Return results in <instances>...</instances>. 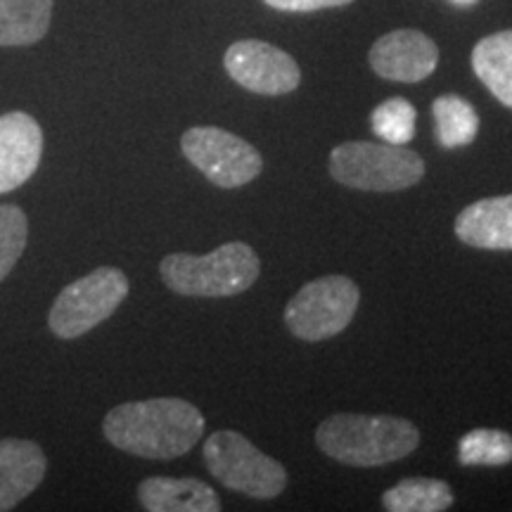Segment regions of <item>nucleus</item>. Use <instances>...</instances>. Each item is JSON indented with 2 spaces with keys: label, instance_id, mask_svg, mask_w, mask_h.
<instances>
[{
  "label": "nucleus",
  "instance_id": "nucleus-4",
  "mask_svg": "<svg viewBox=\"0 0 512 512\" xmlns=\"http://www.w3.org/2000/svg\"><path fill=\"white\" fill-rule=\"evenodd\" d=\"M330 176L337 183L366 192H399L425 176V162L406 145L349 140L330 152Z\"/></svg>",
  "mask_w": 512,
  "mask_h": 512
},
{
  "label": "nucleus",
  "instance_id": "nucleus-10",
  "mask_svg": "<svg viewBox=\"0 0 512 512\" xmlns=\"http://www.w3.org/2000/svg\"><path fill=\"white\" fill-rule=\"evenodd\" d=\"M368 60L373 72L382 79L418 83L434 74L439 64V48L418 29H396L377 38Z\"/></svg>",
  "mask_w": 512,
  "mask_h": 512
},
{
  "label": "nucleus",
  "instance_id": "nucleus-11",
  "mask_svg": "<svg viewBox=\"0 0 512 512\" xmlns=\"http://www.w3.org/2000/svg\"><path fill=\"white\" fill-rule=\"evenodd\" d=\"M43 157L41 124L27 112L0 117V195L17 190L36 174Z\"/></svg>",
  "mask_w": 512,
  "mask_h": 512
},
{
  "label": "nucleus",
  "instance_id": "nucleus-13",
  "mask_svg": "<svg viewBox=\"0 0 512 512\" xmlns=\"http://www.w3.org/2000/svg\"><path fill=\"white\" fill-rule=\"evenodd\" d=\"M456 235L470 247L512 252V195L472 202L458 214Z\"/></svg>",
  "mask_w": 512,
  "mask_h": 512
},
{
  "label": "nucleus",
  "instance_id": "nucleus-1",
  "mask_svg": "<svg viewBox=\"0 0 512 512\" xmlns=\"http://www.w3.org/2000/svg\"><path fill=\"white\" fill-rule=\"evenodd\" d=\"M204 427L200 408L174 396L119 403L102 420V434L114 448L147 460L185 456Z\"/></svg>",
  "mask_w": 512,
  "mask_h": 512
},
{
  "label": "nucleus",
  "instance_id": "nucleus-23",
  "mask_svg": "<svg viewBox=\"0 0 512 512\" xmlns=\"http://www.w3.org/2000/svg\"><path fill=\"white\" fill-rule=\"evenodd\" d=\"M451 5H456V8H472V5H477L479 0H448Z\"/></svg>",
  "mask_w": 512,
  "mask_h": 512
},
{
  "label": "nucleus",
  "instance_id": "nucleus-9",
  "mask_svg": "<svg viewBox=\"0 0 512 512\" xmlns=\"http://www.w3.org/2000/svg\"><path fill=\"white\" fill-rule=\"evenodd\" d=\"M223 67L235 83L259 95H287L302 83V69L290 53L254 38L233 43L223 57Z\"/></svg>",
  "mask_w": 512,
  "mask_h": 512
},
{
  "label": "nucleus",
  "instance_id": "nucleus-16",
  "mask_svg": "<svg viewBox=\"0 0 512 512\" xmlns=\"http://www.w3.org/2000/svg\"><path fill=\"white\" fill-rule=\"evenodd\" d=\"M55 0H0V46H34L48 34Z\"/></svg>",
  "mask_w": 512,
  "mask_h": 512
},
{
  "label": "nucleus",
  "instance_id": "nucleus-7",
  "mask_svg": "<svg viewBox=\"0 0 512 512\" xmlns=\"http://www.w3.org/2000/svg\"><path fill=\"white\" fill-rule=\"evenodd\" d=\"M361 290L347 275H323L306 283L285 309V325L304 342H320L347 330L354 320Z\"/></svg>",
  "mask_w": 512,
  "mask_h": 512
},
{
  "label": "nucleus",
  "instance_id": "nucleus-12",
  "mask_svg": "<svg viewBox=\"0 0 512 512\" xmlns=\"http://www.w3.org/2000/svg\"><path fill=\"white\" fill-rule=\"evenodd\" d=\"M48 470L43 448L29 439H0V512L34 494Z\"/></svg>",
  "mask_w": 512,
  "mask_h": 512
},
{
  "label": "nucleus",
  "instance_id": "nucleus-2",
  "mask_svg": "<svg viewBox=\"0 0 512 512\" xmlns=\"http://www.w3.org/2000/svg\"><path fill=\"white\" fill-rule=\"evenodd\" d=\"M316 444L337 463L377 467L411 456L420 446V430L394 415L337 413L320 422Z\"/></svg>",
  "mask_w": 512,
  "mask_h": 512
},
{
  "label": "nucleus",
  "instance_id": "nucleus-21",
  "mask_svg": "<svg viewBox=\"0 0 512 512\" xmlns=\"http://www.w3.org/2000/svg\"><path fill=\"white\" fill-rule=\"evenodd\" d=\"M29 238L27 214L17 204H0V283L24 254Z\"/></svg>",
  "mask_w": 512,
  "mask_h": 512
},
{
  "label": "nucleus",
  "instance_id": "nucleus-19",
  "mask_svg": "<svg viewBox=\"0 0 512 512\" xmlns=\"http://www.w3.org/2000/svg\"><path fill=\"white\" fill-rule=\"evenodd\" d=\"M460 465H486L503 467L512 463V434L503 430H479L467 432L458 444Z\"/></svg>",
  "mask_w": 512,
  "mask_h": 512
},
{
  "label": "nucleus",
  "instance_id": "nucleus-22",
  "mask_svg": "<svg viewBox=\"0 0 512 512\" xmlns=\"http://www.w3.org/2000/svg\"><path fill=\"white\" fill-rule=\"evenodd\" d=\"M268 8L280 12H316L328 8H342V5L354 3V0H264Z\"/></svg>",
  "mask_w": 512,
  "mask_h": 512
},
{
  "label": "nucleus",
  "instance_id": "nucleus-15",
  "mask_svg": "<svg viewBox=\"0 0 512 512\" xmlns=\"http://www.w3.org/2000/svg\"><path fill=\"white\" fill-rule=\"evenodd\" d=\"M472 69L491 95L512 110V29L482 38L472 50Z\"/></svg>",
  "mask_w": 512,
  "mask_h": 512
},
{
  "label": "nucleus",
  "instance_id": "nucleus-14",
  "mask_svg": "<svg viewBox=\"0 0 512 512\" xmlns=\"http://www.w3.org/2000/svg\"><path fill=\"white\" fill-rule=\"evenodd\" d=\"M138 501L150 512H219L214 486L195 477H147L138 484Z\"/></svg>",
  "mask_w": 512,
  "mask_h": 512
},
{
  "label": "nucleus",
  "instance_id": "nucleus-20",
  "mask_svg": "<svg viewBox=\"0 0 512 512\" xmlns=\"http://www.w3.org/2000/svg\"><path fill=\"white\" fill-rule=\"evenodd\" d=\"M418 112L406 98H389L380 102L370 114V128L384 143L406 145L415 136Z\"/></svg>",
  "mask_w": 512,
  "mask_h": 512
},
{
  "label": "nucleus",
  "instance_id": "nucleus-3",
  "mask_svg": "<svg viewBox=\"0 0 512 512\" xmlns=\"http://www.w3.org/2000/svg\"><path fill=\"white\" fill-rule=\"evenodd\" d=\"M159 273L164 285L181 297H235L256 283L261 261L247 242L235 240L204 256H164Z\"/></svg>",
  "mask_w": 512,
  "mask_h": 512
},
{
  "label": "nucleus",
  "instance_id": "nucleus-8",
  "mask_svg": "<svg viewBox=\"0 0 512 512\" xmlns=\"http://www.w3.org/2000/svg\"><path fill=\"white\" fill-rule=\"evenodd\" d=\"M181 150L200 174L219 188H242L264 169V157L252 143L219 126L188 128Z\"/></svg>",
  "mask_w": 512,
  "mask_h": 512
},
{
  "label": "nucleus",
  "instance_id": "nucleus-17",
  "mask_svg": "<svg viewBox=\"0 0 512 512\" xmlns=\"http://www.w3.org/2000/svg\"><path fill=\"white\" fill-rule=\"evenodd\" d=\"M382 505L389 512H441L453 505V491L441 479L411 477L384 491Z\"/></svg>",
  "mask_w": 512,
  "mask_h": 512
},
{
  "label": "nucleus",
  "instance_id": "nucleus-18",
  "mask_svg": "<svg viewBox=\"0 0 512 512\" xmlns=\"http://www.w3.org/2000/svg\"><path fill=\"white\" fill-rule=\"evenodd\" d=\"M434 136L446 150H456L475 143L479 133V114L460 95H441L432 105Z\"/></svg>",
  "mask_w": 512,
  "mask_h": 512
},
{
  "label": "nucleus",
  "instance_id": "nucleus-5",
  "mask_svg": "<svg viewBox=\"0 0 512 512\" xmlns=\"http://www.w3.org/2000/svg\"><path fill=\"white\" fill-rule=\"evenodd\" d=\"M207 470L228 489L252 498H275L285 491L287 470L266 456L245 434L233 430L214 432L204 444Z\"/></svg>",
  "mask_w": 512,
  "mask_h": 512
},
{
  "label": "nucleus",
  "instance_id": "nucleus-6",
  "mask_svg": "<svg viewBox=\"0 0 512 512\" xmlns=\"http://www.w3.org/2000/svg\"><path fill=\"white\" fill-rule=\"evenodd\" d=\"M128 290L131 285L124 271L112 266L95 268L57 294L48 313L50 330L60 339L83 337L119 309Z\"/></svg>",
  "mask_w": 512,
  "mask_h": 512
}]
</instances>
